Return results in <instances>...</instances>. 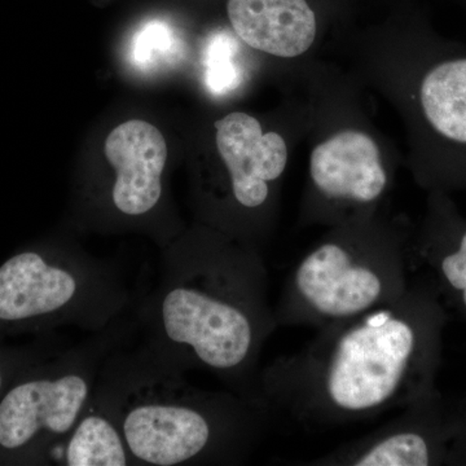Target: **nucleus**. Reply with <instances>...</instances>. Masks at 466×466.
<instances>
[{"label": "nucleus", "mask_w": 466, "mask_h": 466, "mask_svg": "<svg viewBox=\"0 0 466 466\" xmlns=\"http://www.w3.org/2000/svg\"><path fill=\"white\" fill-rule=\"evenodd\" d=\"M368 75L385 86L408 131L407 165L426 192L466 191V43L420 27L368 42Z\"/></svg>", "instance_id": "7ed1b4c3"}, {"label": "nucleus", "mask_w": 466, "mask_h": 466, "mask_svg": "<svg viewBox=\"0 0 466 466\" xmlns=\"http://www.w3.org/2000/svg\"><path fill=\"white\" fill-rule=\"evenodd\" d=\"M5 382H7V375H5V368H3L2 360H0V395H2L3 390H5Z\"/></svg>", "instance_id": "f3484780"}, {"label": "nucleus", "mask_w": 466, "mask_h": 466, "mask_svg": "<svg viewBox=\"0 0 466 466\" xmlns=\"http://www.w3.org/2000/svg\"><path fill=\"white\" fill-rule=\"evenodd\" d=\"M318 466L466 465V400L437 388L372 433L311 460Z\"/></svg>", "instance_id": "6e6552de"}, {"label": "nucleus", "mask_w": 466, "mask_h": 466, "mask_svg": "<svg viewBox=\"0 0 466 466\" xmlns=\"http://www.w3.org/2000/svg\"><path fill=\"white\" fill-rule=\"evenodd\" d=\"M184 43L165 21L144 24L134 34L130 46L133 66L140 72H157L177 66L184 57Z\"/></svg>", "instance_id": "2eb2a0df"}, {"label": "nucleus", "mask_w": 466, "mask_h": 466, "mask_svg": "<svg viewBox=\"0 0 466 466\" xmlns=\"http://www.w3.org/2000/svg\"><path fill=\"white\" fill-rule=\"evenodd\" d=\"M450 320L428 275L395 302L325 325L311 342L259 375L274 416L305 426L366 421L433 390Z\"/></svg>", "instance_id": "f257e3e1"}, {"label": "nucleus", "mask_w": 466, "mask_h": 466, "mask_svg": "<svg viewBox=\"0 0 466 466\" xmlns=\"http://www.w3.org/2000/svg\"><path fill=\"white\" fill-rule=\"evenodd\" d=\"M412 235L410 223L383 210L330 227L288 276L279 327L320 329L400 299L416 268Z\"/></svg>", "instance_id": "20e7f679"}, {"label": "nucleus", "mask_w": 466, "mask_h": 466, "mask_svg": "<svg viewBox=\"0 0 466 466\" xmlns=\"http://www.w3.org/2000/svg\"><path fill=\"white\" fill-rule=\"evenodd\" d=\"M153 323L162 354L211 370L263 403L257 364L279 325L257 248L216 236L171 263Z\"/></svg>", "instance_id": "f03ea898"}, {"label": "nucleus", "mask_w": 466, "mask_h": 466, "mask_svg": "<svg viewBox=\"0 0 466 466\" xmlns=\"http://www.w3.org/2000/svg\"><path fill=\"white\" fill-rule=\"evenodd\" d=\"M216 146L225 171L217 201L232 213L229 238L258 249L257 242L275 222L290 162V137L265 131L254 116L232 112L216 122Z\"/></svg>", "instance_id": "0eeeda50"}, {"label": "nucleus", "mask_w": 466, "mask_h": 466, "mask_svg": "<svg viewBox=\"0 0 466 466\" xmlns=\"http://www.w3.org/2000/svg\"><path fill=\"white\" fill-rule=\"evenodd\" d=\"M63 443L64 465L125 466L133 461L118 424L110 413L85 410Z\"/></svg>", "instance_id": "4468645a"}, {"label": "nucleus", "mask_w": 466, "mask_h": 466, "mask_svg": "<svg viewBox=\"0 0 466 466\" xmlns=\"http://www.w3.org/2000/svg\"><path fill=\"white\" fill-rule=\"evenodd\" d=\"M227 15L238 41L268 56L299 60L318 43V17L308 0H227Z\"/></svg>", "instance_id": "ddd939ff"}, {"label": "nucleus", "mask_w": 466, "mask_h": 466, "mask_svg": "<svg viewBox=\"0 0 466 466\" xmlns=\"http://www.w3.org/2000/svg\"><path fill=\"white\" fill-rule=\"evenodd\" d=\"M91 383L87 370L69 367L12 386L0 400V453L26 455L66 438L88 406Z\"/></svg>", "instance_id": "9d476101"}, {"label": "nucleus", "mask_w": 466, "mask_h": 466, "mask_svg": "<svg viewBox=\"0 0 466 466\" xmlns=\"http://www.w3.org/2000/svg\"><path fill=\"white\" fill-rule=\"evenodd\" d=\"M325 85L309 106V131L314 133L299 222L334 227L375 216L394 187L400 158L386 149L383 137L358 112L357 104L341 106V87Z\"/></svg>", "instance_id": "423d86ee"}, {"label": "nucleus", "mask_w": 466, "mask_h": 466, "mask_svg": "<svg viewBox=\"0 0 466 466\" xmlns=\"http://www.w3.org/2000/svg\"><path fill=\"white\" fill-rule=\"evenodd\" d=\"M119 401L116 420L133 461L175 466L238 462L274 419L265 403L162 382H139Z\"/></svg>", "instance_id": "39448f33"}, {"label": "nucleus", "mask_w": 466, "mask_h": 466, "mask_svg": "<svg viewBox=\"0 0 466 466\" xmlns=\"http://www.w3.org/2000/svg\"><path fill=\"white\" fill-rule=\"evenodd\" d=\"M238 43L229 33H216L205 43L202 64L205 85L213 95L223 96L236 90L241 82L238 64Z\"/></svg>", "instance_id": "dca6fc26"}, {"label": "nucleus", "mask_w": 466, "mask_h": 466, "mask_svg": "<svg viewBox=\"0 0 466 466\" xmlns=\"http://www.w3.org/2000/svg\"><path fill=\"white\" fill-rule=\"evenodd\" d=\"M412 254L446 309L466 324V217L450 193H428L424 217L413 228Z\"/></svg>", "instance_id": "9b49d317"}, {"label": "nucleus", "mask_w": 466, "mask_h": 466, "mask_svg": "<svg viewBox=\"0 0 466 466\" xmlns=\"http://www.w3.org/2000/svg\"><path fill=\"white\" fill-rule=\"evenodd\" d=\"M106 157L116 171L113 207L127 217H140L157 207L167 148L164 135L142 119H131L106 137Z\"/></svg>", "instance_id": "f8f14e48"}, {"label": "nucleus", "mask_w": 466, "mask_h": 466, "mask_svg": "<svg viewBox=\"0 0 466 466\" xmlns=\"http://www.w3.org/2000/svg\"><path fill=\"white\" fill-rule=\"evenodd\" d=\"M84 262L41 250L15 254L0 266V328L20 329L84 317L86 306L108 289Z\"/></svg>", "instance_id": "1a4fd4ad"}]
</instances>
